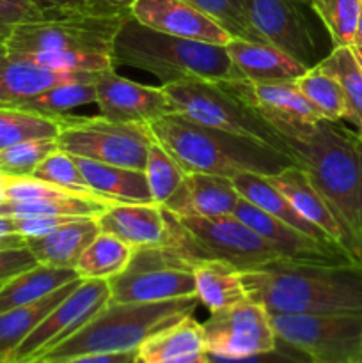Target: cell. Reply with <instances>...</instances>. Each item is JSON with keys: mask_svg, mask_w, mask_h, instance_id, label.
Listing matches in <instances>:
<instances>
[{"mask_svg": "<svg viewBox=\"0 0 362 363\" xmlns=\"http://www.w3.org/2000/svg\"><path fill=\"white\" fill-rule=\"evenodd\" d=\"M241 273L248 300L268 314H362V266L279 259Z\"/></svg>", "mask_w": 362, "mask_h": 363, "instance_id": "6da1fadb", "label": "cell"}, {"mask_svg": "<svg viewBox=\"0 0 362 363\" xmlns=\"http://www.w3.org/2000/svg\"><path fill=\"white\" fill-rule=\"evenodd\" d=\"M286 144L336 216L346 252L361 264L362 138L337 121L323 119Z\"/></svg>", "mask_w": 362, "mask_h": 363, "instance_id": "7a4b0ae2", "label": "cell"}, {"mask_svg": "<svg viewBox=\"0 0 362 363\" xmlns=\"http://www.w3.org/2000/svg\"><path fill=\"white\" fill-rule=\"evenodd\" d=\"M128 18V16H124ZM124 18L87 13L45 14L2 39L14 57L52 71L102 73L114 66V39Z\"/></svg>", "mask_w": 362, "mask_h": 363, "instance_id": "3957f363", "label": "cell"}, {"mask_svg": "<svg viewBox=\"0 0 362 363\" xmlns=\"http://www.w3.org/2000/svg\"><path fill=\"white\" fill-rule=\"evenodd\" d=\"M148 126L185 172L229 179L241 172L270 177L297 165L293 158L256 138L204 126L177 112L165 113Z\"/></svg>", "mask_w": 362, "mask_h": 363, "instance_id": "277c9868", "label": "cell"}, {"mask_svg": "<svg viewBox=\"0 0 362 363\" xmlns=\"http://www.w3.org/2000/svg\"><path fill=\"white\" fill-rule=\"evenodd\" d=\"M112 60L114 66L155 74L162 85L187 80H234L226 46L153 30L131 14L124 18L114 39Z\"/></svg>", "mask_w": 362, "mask_h": 363, "instance_id": "5b68a950", "label": "cell"}, {"mask_svg": "<svg viewBox=\"0 0 362 363\" xmlns=\"http://www.w3.org/2000/svg\"><path fill=\"white\" fill-rule=\"evenodd\" d=\"M197 296L155 303H116L109 301L91 321L38 362L55 363L87 353L137 351L153 333L187 315H194ZM35 363V362H32Z\"/></svg>", "mask_w": 362, "mask_h": 363, "instance_id": "8992f818", "label": "cell"}, {"mask_svg": "<svg viewBox=\"0 0 362 363\" xmlns=\"http://www.w3.org/2000/svg\"><path fill=\"white\" fill-rule=\"evenodd\" d=\"M169 218L172 229L169 245L192 264L202 259H215L234 266L238 272H247L284 259L234 215L177 218L169 213Z\"/></svg>", "mask_w": 362, "mask_h": 363, "instance_id": "52a82bcc", "label": "cell"}, {"mask_svg": "<svg viewBox=\"0 0 362 363\" xmlns=\"http://www.w3.org/2000/svg\"><path fill=\"white\" fill-rule=\"evenodd\" d=\"M162 87L172 106V112L204 126L256 138L293 158V152L284 138L247 103L231 94L220 82L187 80Z\"/></svg>", "mask_w": 362, "mask_h": 363, "instance_id": "ba28073f", "label": "cell"}, {"mask_svg": "<svg viewBox=\"0 0 362 363\" xmlns=\"http://www.w3.org/2000/svg\"><path fill=\"white\" fill-rule=\"evenodd\" d=\"M153 137L148 124L114 123L105 117L66 113L57 147L77 158L144 170Z\"/></svg>", "mask_w": 362, "mask_h": 363, "instance_id": "9c48e42d", "label": "cell"}, {"mask_svg": "<svg viewBox=\"0 0 362 363\" xmlns=\"http://www.w3.org/2000/svg\"><path fill=\"white\" fill-rule=\"evenodd\" d=\"M110 301L155 303L195 296L192 262L170 245L138 248L123 273L109 280Z\"/></svg>", "mask_w": 362, "mask_h": 363, "instance_id": "30bf717a", "label": "cell"}, {"mask_svg": "<svg viewBox=\"0 0 362 363\" xmlns=\"http://www.w3.org/2000/svg\"><path fill=\"white\" fill-rule=\"evenodd\" d=\"M279 339L314 363H355L362 350V314H270Z\"/></svg>", "mask_w": 362, "mask_h": 363, "instance_id": "8fae6325", "label": "cell"}, {"mask_svg": "<svg viewBox=\"0 0 362 363\" xmlns=\"http://www.w3.org/2000/svg\"><path fill=\"white\" fill-rule=\"evenodd\" d=\"M110 301L106 280H82L16 347L7 363H32L70 339Z\"/></svg>", "mask_w": 362, "mask_h": 363, "instance_id": "7c38bea8", "label": "cell"}, {"mask_svg": "<svg viewBox=\"0 0 362 363\" xmlns=\"http://www.w3.org/2000/svg\"><path fill=\"white\" fill-rule=\"evenodd\" d=\"M202 328L206 353L213 357L241 358L268 351L277 344L268 311L248 298L213 312Z\"/></svg>", "mask_w": 362, "mask_h": 363, "instance_id": "4fadbf2b", "label": "cell"}, {"mask_svg": "<svg viewBox=\"0 0 362 363\" xmlns=\"http://www.w3.org/2000/svg\"><path fill=\"white\" fill-rule=\"evenodd\" d=\"M220 84L258 112L284 142L300 138L323 121L322 113L309 103L295 82L252 84L231 80Z\"/></svg>", "mask_w": 362, "mask_h": 363, "instance_id": "5bb4252c", "label": "cell"}, {"mask_svg": "<svg viewBox=\"0 0 362 363\" xmlns=\"http://www.w3.org/2000/svg\"><path fill=\"white\" fill-rule=\"evenodd\" d=\"M94 91L99 116L114 123L149 124L172 112L163 87L137 84L117 74L116 67L96 74Z\"/></svg>", "mask_w": 362, "mask_h": 363, "instance_id": "9a60e30c", "label": "cell"}, {"mask_svg": "<svg viewBox=\"0 0 362 363\" xmlns=\"http://www.w3.org/2000/svg\"><path fill=\"white\" fill-rule=\"evenodd\" d=\"M300 6L297 0H243L248 21L266 43L312 67L314 39Z\"/></svg>", "mask_w": 362, "mask_h": 363, "instance_id": "2e32d148", "label": "cell"}, {"mask_svg": "<svg viewBox=\"0 0 362 363\" xmlns=\"http://www.w3.org/2000/svg\"><path fill=\"white\" fill-rule=\"evenodd\" d=\"M233 215L247 223L252 230L259 234L270 247L275 248L284 259L302 262H325V264H344L357 262L343 247L334 243H322L307 234L300 233L295 227L273 218L263 209L256 208L243 197L234 206Z\"/></svg>", "mask_w": 362, "mask_h": 363, "instance_id": "e0dca14e", "label": "cell"}, {"mask_svg": "<svg viewBox=\"0 0 362 363\" xmlns=\"http://www.w3.org/2000/svg\"><path fill=\"white\" fill-rule=\"evenodd\" d=\"M130 14L138 23L176 38L222 46L233 39L226 28L188 0H135Z\"/></svg>", "mask_w": 362, "mask_h": 363, "instance_id": "ac0fdd59", "label": "cell"}, {"mask_svg": "<svg viewBox=\"0 0 362 363\" xmlns=\"http://www.w3.org/2000/svg\"><path fill=\"white\" fill-rule=\"evenodd\" d=\"M102 233L112 234L135 250L170 243L169 213L158 204H112L96 216Z\"/></svg>", "mask_w": 362, "mask_h": 363, "instance_id": "d6986e66", "label": "cell"}, {"mask_svg": "<svg viewBox=\"0 0 362 363\" xmlns=\"http://www.w3.org/2000/svg\"><path fill=\"white\" fill-rule=\"evenodd\" d=\"M226 50L233 66L234 80L238 82H295L309 69L279 46L265 41L233 38L226 45Z\"/></svg>", "mask_w": 362, "mask_h": 363, "instance_id": "ffe728a7", "label": "cell"}, {"mask_svg": "<svg viewBox=\"0 0 362 363\" xmlns=\"http://www.w3.org/2000/svg\"><path fill=\"white\" fill-rule=\"evenodd\" d=\"M241 195L234 188L233 179L202 172H187L176 194L162 206L177 218L187 216L233 215L234 206Z\"/></svg>", "mask_w": 362, "mask_h": 363, "instance_id": "44dd1931", "label": "cell"}, {"mask_svg": "<svg viewBox=\"0 0 362 363\" xmlns=\"http://www.w3.org/2000/svg\"><path fill=\"white\" fill-rule=\"evenodd\" d=\"M96 73L52 71L14 57L0 39V106H14L60 82L91 78Z\"/></svg>", "mask_w": 362, "mask_h": 363, "instance_id": "7402d4cb", "label": "cell"}, {"mask_svg": "<svg viewBox=\"0 0 362 363\" xmlns=\"http://www.w3.org/2000/svg\"><path fill=\"white\" fill-rule=\"evenodd\" d=\"M99 233L102 229L96 216H78L67 220L46 236L25 240V245L39 264L75 269L82 252Z\"/></svg>", "mask_w": 362, "mask_h": 363, "instance_id": "603a6c76", "label": "cell"}, {"mask_svg": "<svg viewBox=\"0 0 362 363\" xmlns=\"http://www.w3.org/2000/svg\"><path fill=\"white\" fill-rule=\"evenodd\" d=\"M270 183L291 202L298 215L322 229L332 241L344 248V236L325 199L318 194L302 167L291 165L280 174L268 177ZM346 250V248H344Z\"/></svg>", "mask_w": 362, "mask_h": 363, "instance_id": "cb8c5ba5", "label": "cell"}, {"mask_svg": "<svg viewBox=\"0 0 362 363\" xmlns=\"http://www.w3.org/2000/svg\"><path fill=\"white\" fill-rule=\"evenodd\" d=\"M73 158L85 183L98 197L112 204H151L153 202L144 170L106 165L77 156Z\"/></svg>", "mask_w": 362, "mask_h": 363, "instance_id": "d4e9b609", "label": "cell"}, {"mask_svg": "<svg viewBox=\"0 0 362 363\" xmlns=\"http://www.w3.org/2000/svg\"><path fill=\"white\" fill-rule=\"evenodd\" d=\"M233 184L238 190V194H240L245 201H248L251 204H254L256 208L263 209L265 213L272 215L273 218L295 227V229L307 234L312 240L322 241V243L337 245L336 241L330 240L322 229H318V227L312 225L311 222L302 218L297 213V209L291 206V202L287 201L272 183H270L266 176H259V174L252 172H241L233 177Z\"/></svg>", "mask_w": 362, "mask_h": 363, "instance_id": "484cf974", "label": "cell"}, {"mask_svg": "<svg viewBox=\"0 0 362 363\" xmlns=\"http://www.w3.org/2000/svg\"><path fill=\"white\" fill-rule=\"evenodd\" d=\"M192 272L195 296L212 314L247 300L241 273L234 266L215 259H202L192 264Z\"/></svg>", "mask_w": 362, "mask_h": 363, "instance_id": "4316f807", "label": "cell"}, {"mask_svg": "<svg viewBox=\"0 0 362 363\" xmlns=\"http://www.w3.org/2000/svg\"><path fill=\"white\" fill-rule=\"evenodd\" d=\"M137 351L141 363H160L206 353L202 323L194 315H187L153 333Z\"/></svg>", "mask_w": 362, "mask_h": 363, "instance_id": "83f0119b", "label": "cell"}, {"mask_svg": "<svg viewBox=\"0 0 362 363\" xmlns=\"http://www.w3.org/2000/svg\"><path fill=\"white\" fill-rule=\"evenodd\" d=\"M82 282V279L66 284L60 289L53 291L48 296L23 305V307L11 308L0 314V362L9 360L16 347L31 335L35 326L60 303L66 296L73 293L75 287Z\"/></svg>", "mask_w": 362, "mask_h": 363, "instance_id": "f1b7e54d", "label": "cell"}, {"mask_svg": "<svg viewBox=\"0 0 362 363\" xmlns=\"http://www.w3.org/2000/svg\"><path fill=\"white\" fill-rule=\"evenodd\" d=\"M77 279L78 275L73 268L35 264L34 268L13 277L0 286V314L11 308L34 303Z\"/></svg>", "mask_w": 362, "mask_h": 363, "instance_id": "f546056e", "label": "cell"}, {"mask_svg": "<svg viewBox=\"0 0 362 363\" xmlns=\"http://www.w3.org/2000/svg\"><path fill=\"white\" fill-rule=\"evenodd\" d=\"M135 248L116 236L99 233L82 252L75 272L82 280H112L126 269L133 259Z\"/></svg>", "mask_w": 362, "mask_h": 363, "instance_id": "4dcf8cb0", "label": "cell"}, {"mask_svg": "<svg viewBox=\"0 0 362 363\" xmlns=\"http://www.w3.org/2000/svg\"><path fill=\"white\" fill-rule=\"evenodd\" d=\"M96 74L91 78H77V80L60 82V84L52 85L46 91L11 106V108L27 110V112L41 113V116H64L70 110L94 103Z\"/></svg>", "mask_w": 362, "mask_h": 363, "instance_id": "1f68e13d", "label": "cell"}, {"mask_svg": "<svg viewBox=\"0 0 362 363\" xmlns=\"http://www.w3.org/2000/svg\"><path fill=\"white\" fill-rule=\"evenodd\" d=\"M66 113L59 117L41 116L20 108L0 106V151L32 138H55L60 133Z\"/></svg>", "mask_w": 362, "mask_h": 363, "instance_id": "d6a6232c", "label": "cell"}, {"mask_svg": "<svg viewBox=\"0 0 362 363\" xmlns=\"http://www.w3.org/2000/svg\"><path fill=\"white\" fill-rule=\"evenodd\" d=\"M318 66L336 78L346 101V119L362 126V71L350 46H334Z\"/></svg>", "mask_w": 362, "mask_h": 363, "instance_id": "836d02e7", "label": "cell"}, {"mask_svg": "<svg viewBox=\"0 0 362 363\" xmlns=\"http://www.w3.org/2000/svg\"><path fill=\"white\" fill-rule=\"evenodd\" d=\"M302 94L309 99L327 121L346 119V101L336 78L323 71L318 64L309 67L300 78L295 80Z\"/></svg>", "mask_w": 362, "mask_h": 363, "instance_id": "e575fe53", "label": "cell"}, {"mask_svg": "<svg viewBox=\"0 0 362 363\" xmlns=\"http://www.w3.org/2000/svg\"><path fill=\"white\" fill-rule=\"evenodd\" d=\"M146 179H148L149 194L155 204L163 206L181 186L185 179V170L180 163L167 152V149L158 140H153L149 147L148 160L144 167Z\"/></svg>", "mask_w": 362, "mask_h": 363, "instance_id": "d590c367", "label": "cell"}, {"mask_svg": "<svg viewBox=\"0 0 362 363\" xmlns=\"http://www.w3.org/2000/svg\"><path fill=\"white\" fill-rule=\"evenodd\" d=\"M309 6L329 30L334 46L353 45L362 0H309Z\"/></svg>", "mask_w": 362, "mask_h": 363, "instance_id": "8d00e7d4", "label": "cell"}, {"mask_svg": "<svg viewBox=\"0 0 362 363\" xmlns=\"http://www.w3.org/2000/svg\"><path fill=\"white\" fill-rule=\"evenodd\" d=\"M32 177H35V179L39 181H45V183L60 188V190L64 191H70V194L105 201V199L98 197V195L89 188L84 176H82V172L78 170L77 162H75L73 156L60 151V149H57L52 155L46 156V158L39 163L38 169L34 170Z\"/></svg>", "mask_w": 362, "mask_h": 363, "instance_id": "74e56055", "label": "cell"}, {"mask_svg": "<svg viewBox=\"0 0 362 363\" xmlns=\"http://www.w3.org/2000/svg\"><path fill=\"white\" fill-rule=\"evenodd\" d=\"M55 138H32L0 151V174L6 177H28L39 163L57 151Z\"/></svg>", "mask_w": 362, "mask_h": 363, "instance_id": "f35d334b", "label": "cell"}, {"mask_svg": "<svg viewBox=\"0 0 362 363\" xmlns=\"http://www.w3.org/2000/svg\"><path fill=\"white\" fill-rule=\"evenodd\" d=\"M188 2L194 4L197 9L208 14L209 18H213L233 38L265 41L248 21L243 0H188Z\"/></svg>", "mask_w": 362, "mask_h": 363, "instance_id": "ab89813d", "label": "cell"}, {"mask_svg": "<svg viewBox=\"0 0 362 363\" xmlns=\"http://www.w3.org/2000/svg\"><path fill=\"white\" fill-rule=\"evenodd\" d=\"M213 363H314L307 353H304L298 347L291 346L286 340L277 337L275 347L268 351H261V353L248 354V357L241 358H224V357H213L209 354Z\"/></svg>", "mask_w": 362, "mask_h": 363, "instance_id": "60d3db41", "label": "cell"}, {"mask_svg": "<svg viewBox=\"0 0 362 363\" xmlns=\"http://www.w3.org/2000/svg\"><path fill=\"white\" fill-rule=\"evenodd\" d=\"M45 18L34 0H0V39H6L16 25Z\"/></svg>", "mask_w": 362, "mask_h": 363, "instance_id": "b9f144b4", "label": "cell"}, {"mask_svg": "<svg viewBox=\"0 0 362 363\" xmlns=\"http://www.w3.org/2000/svg\"><path fill=\"white\" fill-rule=\"evenodd\" d=\"M35 264H39V262L35 261L27 245L0 250V286L13 279V277L34 268Z\"/></svg>", "mask_w": 362, "mask_h": 363, "instance_id": "7bdbcfd3", "label": "cell"}, {"mask_svg": "<svg viewBox=\"0 0 362 363\" xmlns=\"http://www.w3.org/2000/svg\"><path fill=\"white\" fill-rule=\"evenodd\" d=\"M78 218V216H73ZM16 234L23 240H34L43 238L71 220L70 216H31V218H13Z\"/></svg>", "mask_w": 362, "mask_h": 363, "instance_id": "ee69618b", "label": "cell"}, {"mask_svg": "<svg viewBox=\"0 0 362 363\" xmlns=\"http://www.w3.org/2000/svg\"><path fill=\"white\" fill-rule=\"evenodd\" d=\"M135 0H78L73 13H87L94 16H130Z\"/></svg>", "mask_w": 362, "mask_h": 363, "instance_id": "f6af8a7d", "label": "cell"}, {"mask_svg": "<svg viewBox=\"0 0 362 363\" xmlns=\"http://www.w3.org/2000/svg\"><path fill=\"white\" fill-rule=\"evenodd\" d=\"M55 363H141V360H138V351H119V353H87Z\"/></svg>", "mask_w": 362, "mask_h": 363, "instance_id": "bcb514c9", "label": "cell"}, {"mask_svg": "<svg viewBox=\"0 0 362 363\" xmlns=\"http://www.w3.org/2000/svg\"><path fill=\"white\" fill-rule=\"evenodd\" d=\"M45 14L73 13L78 0H34Z\"/></svg>", "mask_w": 362, "mask_h": 363, "instance_id": "7dc6e473", "label": "cell"}, {"mask_svg": "<svg viewBox=\"0 0 362 363\" xmlns=\"http://www.w3.org/2000/svg\"><path fill=\"white\" fill-rule=\"evenodd\" d=\"M25 245V240L18 234H13V236H4L0 238V250H6V248H14Z\"/></svg>", "mask_w": 362, "mask_h": 363, "instance_id": "c3c4849f", "label": "cell"}, {"mask_svg": "<svg viewBox=\"0 0 362 363\" xmlns=\"http://www.w3.org/2000/svg\"><path fill=\"white\" fill-rule=\"evenodd\" d=\"M208 362H209V354L208 353H199V354H192V357L176 358V360L160 362V363H208Z\"/></svg>", "mask_w": 362, "mask_h": 363, "instance_id": "681fc988", "label": "cell"}, {"mask_svg": "<svg viewBox=\"0 0 362 363\" xmlns=\"http://www.w3.org/2000/svg\"><path fill=\"white\" fill-rule=\"evenodd\" d=\"M16 234V227H14V220L7 218V216H0V238L13 236Z\"/></svg>", "mask_w": 362, "mask_h": 363, "instance_id": "f907efd6", "label": "cell"}, {"mask_svg": "<svg viewBox=\"0 0 362 363\" xmlns=\"http://www.w3.org/2000/svg\"><path fill=\"white\" fill-rule=\"evenodd\" d=\"M351 46H362V7H361V14H358L357 27H355L353 45H351Z\"/></svg>", "mask_w": 362, "mask_h": 363, "instance_id": "816d5d0a", "label": "cell"}, {"mask_svg": "<svg viewBox=\"0 0 362 363\" xmlns=\"http://www.w3.org/2000/svg\"><path fill=\"white\" fill-rule=\"evenodd\" d=\"M350 48H351V53H353L355 60H357L358 67H361L362 71V46H350Z\"/></svg>", "mask_w": 362, "mask_h": 363, "instance_id": "f5cc1de1", "label": "cell"}, {"mask_svg": "<svg viewBox=\"0 0 362 363\" xmlns=\"http://www.w3.org/2000/svg\"><path fill=\"white\" fill-rule=\"evenodd\" d=\"M6 201V194H4V186H0V204Z\"/></svg>", "mask_w": 362, "mask_h": 363, "instance_id": "db71d44e", "label": "cell"}, {"mask_svg": "<svg viewBox=\"0 0 362 363\" xmlns=\"http://www.w3.org/2000/svg\"><path fill=\"white\" fill-rule=\"evenodd\" d=\"M361 266H362V222H361Z\"/></svg>", "mask_w": 362, "mask_h": 363, "instance_id": "11a10c76", "label": "cell"}, {"mask_svg": "<svg viewBox=\"0 0 362 363\" xmlns=\"http://www.w3.org/2000/svg\"><path fill=\"white\" fill-rule=\"evenodd\" d=\"M4 183H6V176H4V174H0V186H4Z\"/></svg>", "mask_w": 362, "mask_h": 363, "instance_id": "9f6ffc18", "label": "cell"}, {"mask_svg": "<svg viewBox=\"0 0 362 363\" xmlns=\"http://www.w3.org/2000/svg\"><path fill=\"white\" fill-rule=\"evenodd\" d=\"M355 363H362V350H361V353H358V357H357V360H355Z\"/></svg>", "mask_w": 362, "mask_h": 363, "instance_id": "6f0895ef", "label": "cell"}, {"mask_svg": "<svg viewBox=\"0 0 362 363\" xmlns=\"http://www.w3.org/2000/svg\"><path fill=\"white\" fill-rule=\"evenodd\" d=\"M297 2L298 4H307V6H309V0H297Z\"/></svg>", "mask_w": 362, "mask_h": 363, "instance_id": "680465c9", "label": "cell"}, {"mask_svg": "<svg viewBox=\"0 0 362 363\" xmlns=\"http://www.w3.org/2000/svg\"><path fill=\"white\" fill-rule=\"evenodd\" d=\"M208 363H213V362H212V358H209V362H208Z\"/></svg>", "mask_w": 362, "mask_h": 363, "instance_id": "91938a15", "label": "cell"}, {"mask_svg": "<svg viewBox=\"0 0 362 363\" xmlns=\"http://www.w3.org/2000/svg\"><path fill=\"white\" fill-rule=\"evenodd\" d=\"M35 363H43V362H35Z\"/></svg>", "mask_w": 362, "mask_h": 363, "instance_id": "94428289", "label": "cell"}, {"mask_svg": "<svg viewBox=\"0 0 362 363\" xmlns=\"http://www.w3.org/2000/svg\"><path fill=\"white\" fill-rule=\"evenodd\" d=\"M0 363H6V362H0Z\"/></svg>", "mask_w": 362, "mask_h": 363, "instance_id": "6125c7cd", "label": "cell"}, {"mask_svg": "<svg viewBox=\"0 0 362 363\" xmlns=\"http://www.w3.org/2000/svg\"><path fill=\"white\" fill-rule=\"evenodd\" d=\"M361 128H362V126H361ZM361 138H362V135H361Z\"/></svg>", "mask_w": 362, "mask_h": 363, "instance_id": "be15d7a7", "label": "cell"}]
</instances>
